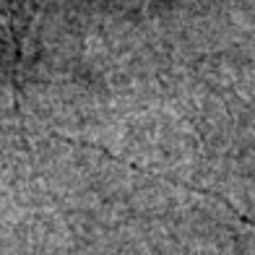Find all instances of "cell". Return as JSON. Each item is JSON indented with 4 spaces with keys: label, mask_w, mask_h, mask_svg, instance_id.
Listing matches in <instances>:
<instances>
[{
    "label": "cell",
    "mask_w": 255,
    "mask_h": 255,
    "mask_svg": "<svg viewBox=\"0 0 255 255\" xmlns=\"http://www.w3.org/2000/svg\"><path fill=\"white\" fill-rule=\"evenodd\" d=\"M44 0H0V89L16 86L29 57V37Z\"/></svg>",
    "instance_id": "cell-1"
}]
</instances>
